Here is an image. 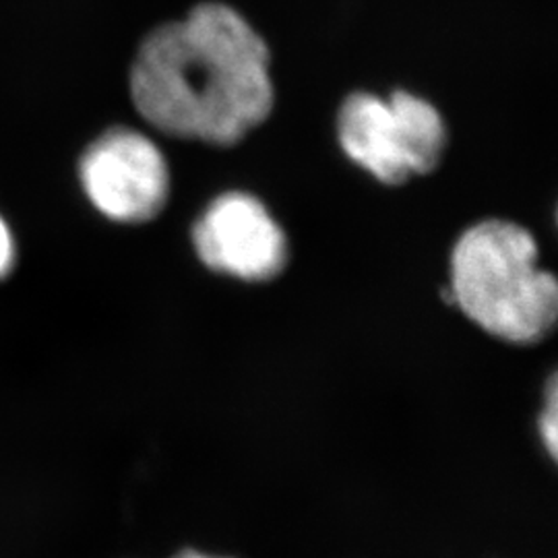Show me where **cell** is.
<instances>
[{
  "label": "cell",
  "instance_id": "obj_2",
  "mask_svg": "<svg viewBox=\"0 0 558 558\" xmlns=\"http://www.w3.org/2000/svg\"><path fill=\"white\" fill-rule=\"evenodd\" d=\"M447 300L482 331L515 345L539 343L557 327V279L539 269L536 240L513 221H478L459 236Z\"/></svg>",
  "mask_w": 558,
  "mask_h": 558
},
{
  "label": "cell",
  "instance_id": "obj_7",
  "mask_svg": "<svg viewBox=\"0 0 558 558\" xmlns=\"http://www.w3.org/2000/svg\"><path fill=\"white\" fill-rule=\"evenodd\" d=\"M13 265H15V242L7 223L0 220V278L9 276Z\"/></svg>",
  "mask_w": 558,
  "mask_h": 558
},
{
  "label": "cell",
  "instance_id": "obj_5",
  "mask_svg": "<svg viewBox=\"0 0 558 558\" xmlns=\"http://www.w3.org/2000/svg\"><path fill=\"white\" fill-rule=\"evenodd\" d=\"M201 263L223 276L265 283L288 267L290 246L263 201L230 191L211 201L193 226Z\"/></svg>",
  "mask_w": 558,
  "mask_h": 558
},
{
  "label": "cell",
  "instance_id": "obj_6",
  "mask_svg": "<svg viewBox=\"0 0 558 558\" xmlns=\"http://www.w3.org/2000/svg\"><path fill=\"white\" fill-rule=\"evenodd\" d=\"M538 433L542 445L548 458L557 461L558 458V385L557 375H553L546 383L544 391V408L538 416Z\"/></svg>",
  "mask_w": 558,
  "mask_h": 558
},
{
  "label": "cell",
  "instance_id": "obj_1",
  "mask_svg": "<svg viewBox=\"0 0 558 558\" xmlns=\"http://www.w3.org/2000/svg\"><path fill=\"white\" fill-rule=\"evenodd\" d=\"M269 64L267 41L236 9L201 2L141 41L131 98L168 137L234 147L274 112Z\"/></svg>",
  "mask_w": 558,
  "mask_h": 558
},
{
  "label": "cell",
  "instance_id": "obj_8",
  "mask_svg": "<svg viewBox=\"0 0 558 558\" xmlns=\"http://www.w3.org/2000/svg\"><path fill=\"white\" fill-rule=\"evenodd\" d=\"M172 558H232V557H221V555H211V553H203V550H197V548H184V550H179L177 555Z\"/></svg>",
  "mask_w": 558,
  "mask_h": 558
},
{
  "label": "cell",
  "instance_id": "obj_3",
  "mask_svg": "<svg viewBox=\"0 0 558 558\" xmlns=\"http://www.w3.org/2000/svg\"><path fill=\"white\" fill-rule=\"evenodd\" d=\"M338 140L368 174L401 186L439 168L449 131L439 110L410 92L398 89L387 100L354 92L339 106Z\"/></svg>",
  "mask_w": 558,
  "mask_h": 558
},
{
  "label": "cell",
  "instance_id": "obj_4",
  "mask_svg": "<svg viewBox=\"0 0 558 558\" xmlns=\"http://www.w3.org/2000/svg\"><path fill=\"white\" fill-rule=\"evenodd\" d=\"M80 177L94 207L120 223L156 220L170 197V170L160 147L126 126L106 131L85 149Z\"/></svg>",
  "mask_w": 558,
  "mask_h": 558
}]
</instances>
